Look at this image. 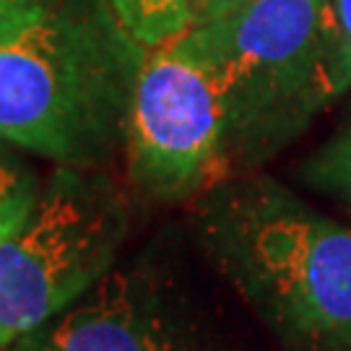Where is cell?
<instances>
[{
	"label": "cell",
	"instance_id": "6da1fadb",
	"mask_svg": "<svg viewBox=\"0 0 351 351\" xmlns=\"http://www.w3.org/2000/svg\"><path fill=\"white\" fill-rule=\"evenodd\" d=\"M143 52L104 0H50L0 21V141L97 167L123 143Z\"/></svg>",
	"mask_w": 351,
	"mask_h": 351
},
{
	"label": "cell",
	"instance_id": "7a4b0ae2",
	"mask_svg": "<svg viewBox=\"0 0 351 351\" xmlns=\"http://www.w3.org/2000/svg\"><path fill=\"white\" fill-rule=\"evenodd\" d=\"M198 201L203 250L268 326L313 349H351L349 226L265 177Z\"/></svg>",
	"mask_w": 351,
	"mask_h": 351
},
{
	"label": "cell",
	"instance_id": "3957f363",
	"mask_svg": "<svg viewBox=\"0 0 351 351\" xmlns=\"http://www.w3.org/2000/svg\"><path fill=\"white\" fill-rule=\"evenodd\" d=\"M188 39L224 91L234 164L281 149L351 88V47L333 0H252Z\"/></svg>",
	"mask_w": 351,
	"mask_h": 351
},
{
	"label": "cell",
	"instance_id": "277c9868",
	"mask_svg": "<svg viewBox=\"0 0 351 351\" xmlns=\"http://www.w3.org/2000/svg\"><path fill=\"white\" fill-rule=\"evenodd\" d=\"M125 234L123 190L94 167H58L0 229V351L81 300L117 263Z\"/></svg>",
	"mask_w": 351,
	"mask_h": 351
},
{
	"label": "cell",
	"instance_id": "5b68a950",
	"mask_svg": "<svg viewBox=\"0 0 351 351\" xmlns=\"http://www.w3.org/2000/svg\"><path fill=\"white\" fill-rule=\"evenodd\" d=\"M128 180L143 198L182 203L229 182L224 91L188 34L143 52L123 130Z\"/></svg>",
	"mask_w": 351,
	"mask_h": 351
},
{
	"label": "cell",
	"instance_id": "8992f818",
	"mask_svg": "<svg viewBox=\"0 0 351 351\" xmlns=\"http://www.w3.org/2000/svg\"><path fill=\"white\" fill-rule=\"evenodd\" d=\"M5 351H198L146 265H117L68 310Z\"/></svg>",
	"mask_w": 351,
	"mask_h": 351
},
{
	"label": "cell",
	"instance_id": "52a82bcc",
	"mask_svg": "<svg viewBox=\"0 0 351 351\" xmlns=\"http://www.w3.org/2000/svg\"><path fill=\"white\" fill-rule=\"evenodd\" d=\"M117 26L141 50L159 47L206 21L211 0H104Z\"/></svg>",
	"mask_w": 351,
	"mask_h": 351
},
{
	"label": "cell",
	"instance_id": "ba28073f",
	"mask_svg": "<svg viewBox=\"0 0 351 351\" xmlns=\"http://www.w3.org/2000/svg\"><path fill=\"white\" fill-rule=\"evenodd\" d=\"M304 180L351 203V112L341 130L304 164Z\"/></svg>",
	"mask_w": 351,
	"mask_h": 351
},
{
	"label": "cell",
	"instance_id": "9c48e42d",
	"mask_svg": "<svg viewBox=\"0 0 351 351\" xmlns=\"http://www.w3.org/2000/svg\"><path fill=\"white\" fill-rule=\"evenodd\" d=\"M37 188L34 180L5 151H0V229H5L21 216Z\"/></svg>",
	"mask_w": 351,
	"mask_h": 351
},
{
	"label": "cell",
	"instance_id": "30bf717a",
	"mask_svg": "<svg viewBox=\"0 0 351 351\" xmlns=\"http://www.w3.org/2000/svg\"><path fill=\"white\" fill-rule=\"evenodd\" d=\"M47 3L50 0H0V21H8V19H16V16L37 11Z\"/></svg>",
	"mask_w": 351,
	"mask_h": 351
},
{
	"label": "cell",
	"instance_id": "8fae6325",
	"mask_svg": "<svg viewBox=\"0 0 351 351\" xmlns=\"http://www.w3.org/2000/svg\"><path fill=\"white\" fill-rule=\"evenodd\" d=\"M250 3H252V0H211V5H208V13H206V21L224 19V16L239 11V8L250 5ZM206 21H203V24H206Z\"/></svg>",
	"mask_w": 351,
	"mask_h": 351
},
{
	"label": "cell",
	"instance_id": "7c38bea8",
	"mask_svg": "<svg viewBox=\"0 0 351 351\" xmlns=\"http://www.w3.org/2000/svg\"><path fill=\"white\" fill-rule=\"evenodd\" d=\"M333 8H336V19L343 32V39L351 47V0H333Z\"/></svg>",
	"mask_w": 351,
	"mask_h": 351
}]
</instances>
